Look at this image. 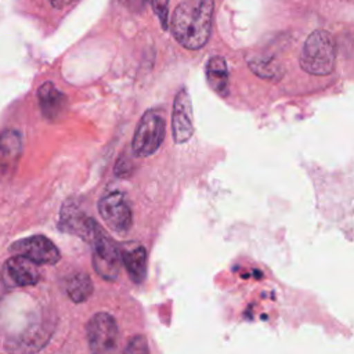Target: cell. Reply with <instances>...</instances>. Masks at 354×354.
<instances>
[{
  "label": "cell",
  "instance_id": "10",
  "mask_svg": "<svg viewBox=\"0 0 354 354\" xmlns=\"http://www.w3.org/2000/svg\"><path fill=\"white\" fill-rule=\"evenodd\" d=\"M120 263H123L130 279L136 283H141L147 277L148 254L142 245L137 242H126L119 246Z\"/></svg>",
  "mask_w": 354,
  "mask_h": 354
},
{
  "label": "cell",
  "instance_id": "19",
  "mask_svg": "<svg viewBox=\"0 0 354 354\" xmlns=\"http://www.w3.org/2000/svg\"><path fill=\"white\" fill-rule=\"evenodd\" d=\"M115 173L119 176V177H129L131 174V169L127 167V160L126 159H119L116 166H115Z\"/></svg>",
  "mask_w": 354,
  "mask_h": 354
},
{
  "label": "cell",
  "instance_id": "11",
  "mask_svg": "<svg viewBox=\"0 0 354 354\" xmlns=\"http://www.w3.org/2000/svg\"><path fill=\"white\" fill-rule=\"evenodd\" d=\"M37 100L41 115L51 122L59 120L68 109V98L51 82L43 83L37 90Z\"/></svg>",
  "mask_w": 354,
  "mask_h": 354
},
{
  "label": "cell",
  "instance_id": "14",
  "mask_svg": "<svg viewBox=\"0 0 354 354\" xmlns=\"http://www.w3.org/2000/svg\"><path fill=\"white\" fill-rule=\"evenodd\" d=\"M93 281L88 274L77 271L71 274L65 281V292L75 303H83L93 295Z\"/></svg>",
  "mask_w": 354,
  "mask_h": 354
},
{
  "label": "cell",
  "instance_id": "16",
  "mask_svg": "<svg viewBox=\"0 0 354 354\" xmlns=\"http://www.w3.org/2000/svg\"><path fill=\"white\" fill-rule=\"evenodd\" d=\"M22 148L21 134L15 130H6L0 134V158H17Z\"/></svg>",
  "mask_w": 354,
  "mask_h": 354
},
{
  "label": "cell",
  "instance_id": "6",
  "mask_svg": "<svg viewBox=\"0 0 354 354\" xmlns=\"http://www.w3.org/2000/svg\"><path fill=\"white\" fill-rule=\"evenodd\" d=\"M98 212L106 227L116 234H126L133 225V213L124 194L113 191L98 202Z\"/></svg>",
  "mask_w": 354,
  "mask_h": 354
},
{
  "label": "cell",
  "instance_id": "4",
  "mask_svg": "<svg viewBox=\"0 0 354 354\" xmlns=\"http://www.w3.org/2000/svg\"><path fill=\"white\" fill-rule=\"evenodd\" d=\"M86 336L91 354H113L119 342V328L108 313H95L86 325Z\"/></svg>",
  "mask_w": 354,
  "mask_h": 354
},
{
  "label": "cell",
  "instance_id": "8",
  "mask_svg": "<svg viewBox=\"0 0 354 354\" xmlns=\"http://www.w3.org/2000/svg\"><path fill=\"white\" fill-rule=\"evenodd\" d=\"M171 133L176 144L187 142L194 134L192 101L185 87L180 88L174 97L171 113Z\"/></svg>",
  "mask_w": 354,
  "mask_h": 354
},
{
  "label": "cell",
  "instance_id": "3",
  "mask_svg": "<svg viewBox=\"0 0 354 354\" xmlns=\"http://www.w3.org/2000/svg\"><path fill=\"white\" fill-rule=\"evenodd\" d=\"M166 124L162 115L155 111H147L134 131L131 141L133 155L137 158H147L155 153L163 142Z\"/></svg>",
  "mask_w": 354,
  "mask_h": 354
},
{
  "label": "cell",
  "instance_id": "2",
  "mask_svg": "<svg viewBox=\"0 0 354 354\" xmlns=\"http://www.w3.org/2000/svg\"><path fill=\"white\" fill-rule=\"evenodd\" d=\"M336 40L324 29H317L304 41L299 62L303 71L315 76H326L333 72L336 64Z\"/></svg>",
  "mask_w": 354,
  "mask_h": 354
},
{
  "label": "cell",
  "instance_id": "7",
  "mask_svg": "<svg viewBox=\"0 0 354 354\" xmlns=\"http://www.w3.org/2000/svg\"><path fill=\"white\" fill-rule=\"evenodd\" d=\"M10 252L15 256L26 257L35 264H57L61 260L58 248L44 235H32L14 242L10 246Z\"/></svg>",
  "mask_w": 354,
  "mask_h": 354
},
{
  "label": "cell",
  "instance_id": "5",
  "mask_svg": "<svg viewBox=\"0 0 354 354\" xmlns=\"http://www.w3.org/2000/svg\"><path fill=\"white\" fill-rule=\"evenodd\" d=\"M90 245L93 249V267L95 272L105 281H115L122 266L118 243L100 227Z\"/></svg>",
  "mask_w": 354,
  "mask_h": 354
},
{
  "label": "cell",
  "instance_id": "17",
  "mask_svg": "<svg viewBox=\"0 0 354 354\" xmlns=\"http://www.w3.org/2000/svg\"><path fill=\"white\" fill-rule=\"evenodd\" d=\"M122 354H149L148 342L142 335L133 336L126 344Z\"/></svg>",
  "mask_w": 354,
  "mask_h": 354
},
{
  "label": "cell",
  "instance_id": "12",
  "mask_svg": "<svg viewBox=\"0 0 354 354\" xmlns=\"http://www.w3.org/2000/svg\"><path fill=\"white\" fill-rule=\"evenodd\" d=\"M4 274L15 286H32L40 279L37 264L22 256H12L4 263Z\"/></svg>",
  "mask_w": 354,
  "mask_h": 354
},
{
  "label": "cell",
  "instance_id": "18",
  "mask_svg": "<svg viewBox=\"0 0 354 354\" xmlns=\"http://www.w3.org/2000/svg\"><path fill=\"white\" fill-rule=\"evenodd\" d=\"M152 7L159 18V22L163 29H167V8H169V0H152Z\"/></svg>",
  "mask_w": 354,
  "mask_h": 354
},
{
  "label": "cell",
  "instance_id": "21",
  "mask_svg": "<svg viewBox=\"0 0 354 354\" xmlns=\"http://www.w3.org/2000/svg\"><path fill=\"white\" fill-rule=\"evenodd\" d=\"M76 1H77V0H50L51 6H53L54 8H58V10L65 8V7H68V6H71V4L76 3Z\"/></svg>",
  "mask_w": 354,
  "mask_h": 354
},
{
  "label": "cell",
  "instance_id": "13",
  "mask_svg": "<svg viewBox=\"0 0 354 354\" xmlns=\"http://www.w3.org/2000/svg\"><path fill=\"white\" fill-rule=\"evenodd\" d=\"M205 73H206V80L210 88L216 94L221 97H227L230 91V75H228L225 59L220 55L210 57L206 62Z\"/></svg>",
  "mask_w": 354,
  "mask_h": 354
},
{
  "label": "cell",
  "instance_id": "1",
  "mask_svg": "<svg viewBox=\"0 0 354 354\" xmlns=\"http://www.w3.org/2000/svg\"><path fill=\"white\" fill-rule=\"evenodd\" d=\"M213 11V0H192L177 6L170 24L174 39L188 50L203 47L212 32Z\"/></svg>",
  "mask_w": 354,
  "mask_h": 354
},
{
  "label": "cell",
  "instance_id": "20",
  "mask_svg": "<svg viewBox=\"0 0 354 354\" xmlns=\"http://www.w3.org/2000/svg\"><path fill=\"white\" fill-rule=\"evenodd\" d=\"M126 3H127L129 8L131 11H137L138 12V11H141L145 7L147 0H126Z\"/></svg>",
  "mask_w": 354,
  "mask_h": 354
},
{
  "label": "cell",
  "instance_id": "15",
  "mask_svg": "<svg viewBox=\"0 0 354 354\" xmlns=\"http://www.w3.org/2000/svg\"><path fill=\"white\" fill-rule=\"evenodd\" d=\"M249 68L260 77L278 82L283 76V68L274 58H256L249 61Z\"/></svg>",
  "mask_w": 354,
  "mask_h": 354
},
{
  "label": "cell",
  "instance_id": "9",
  "mask_svg": "<svg viewBox=\"0 0 354 354\" xmlns=\"http://www.w3.org/2000/svg\"><path fill=\"white\" fill-rule=\"evenodd\" d=\"M59 230L68 234L77 235L87 243H90L100 230V225L94 218L84 214L75 203L65 202L59 214Z\"/></svg>",
  "mask_w": 354,
  "mask_h": 354
}]
</instances>
